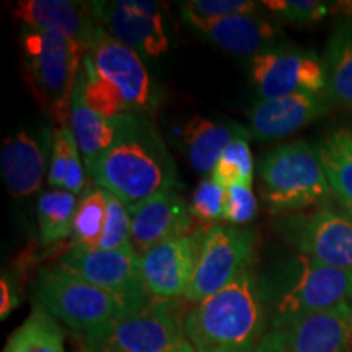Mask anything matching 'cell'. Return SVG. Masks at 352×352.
<instances>
[{
  "label": "cell",
  "instance_id": "1",
  "mask_svg": "<svg viewBox=\"0 0 352 352\" xmlns=\"http://www.w3.org/2000/svg\"><path fill=\"white\" fill-rule=\"evenodd\" d=\"M96 186L129 210L182 188L173 157L148 118L127 116L116 142L88 171Z\"/></svg>",
  "mask_w": 352,
  "mask_h": 352
},
{
  "label": "cell",
  "instance_id": "2",
  "mask_svg": "<svg viewBox=\"0 0 352 352\" xmlns=\"http://www.w3.org/2000/svg\"><path fill=\"white\" fill-rule=\"evenodd\" d=\"M270 324L259 274L252 267L196 303L186 314L184 333L196 352H263Z\"/></svg>",
  "mask_w": 352,
  "mask_h": 352
},
{
  "label": "cell",
  "instance_id": "3",
  "mask_svg": "<svg viewBox=\"0 0 352 352\" xmlns=\"http://www.w3.org/2000/svg\"><path fill=\"white\" fill-rule=\"evenodd\" d=\"M271 321L318 314L352 302V272L336 270L298 253L259 276Z\"/></svg>",
  "mask_w": 352,
  "mask_h": 352
},
{
  "label": "cell",
  "instance_id": "4",
  "mask_svg": "<svg viewBox=\"0 0 352 352\" xmlns=\"http://www.w3.org/2000/svg\"><path fill=\"white\" fill-rule=\"evenodd\" d=\"M25 80L59 127L70 122L74 91L87 50L64 34L26 28L21 34Z\"/></svg>",
  "mask_w": 352,
  "mask_h": 352
},
{
  "label": "cell",
  "instance_id": "5",
  "mask_svg": "<svg viewBox=\"0 0 352 352\" xmlns=\"http://www.w3.org/2000/svg\"><path fill=\"white\" fill-rule=\"evenodd\" d=\"M183 303L152 297L82 334L83 352H168L186 342Z\"/></svg>",
  "mask_w": 352,
  "mask_h": 352
},
{
  "label": "cell",
  "instance_id": "6",
  "mask_svg": "<svg viewBox=\"0 0 352 352\" xmlns=\"http://www.w3.org/2000/svg\"><path fill=\"white\" fill-rule=\"evenodd\" d=\"M263 199L272 212L292 214L327 204L333 191L314 145L292 140L259 162Z\"/></svg>",
  "mask_w": 352,
  "mask_h": 352
},
{
  "label": "cell",
  "instance_id": "7",
  "mask_svg": "<svg viewBox=\"0 0 352 352\" xmlns=\"http://www.w3.org/2000/svg\"><path fill=\"white\" fill-rule=\"evenodd\" d=\"M33 297L38 308L80 334L132 310L120 297L65 271L59 264L38 271Z\"/></svg>",
  "mask_w": 352,
  "mask_h": 352
},
{
  "label": "cell",
  "instance_id": "8",
  "mask_svg": "<svg viewBox=\"0 0 352 352\" xmlns=\"http://www.w3.org/2000/svg\"><path fill=\"white\" fill-rule=\"evenodd\" d=\"M280 239L298 253L327 266L352 272V217L327 204L283 215L274 223Z\"/></svg>",
  "mask_w": 352,
  "mask_h": 352
},
{
  "label": "cell",
  "instance_id": "9",
  "mask_svg": "<svg viewBox=\"0 0 352 352\" xmlns=\"http://www.w3.org/2000/svg\"><path fill=\"white\" fill-rule=\"evenodd\" d=\"M258 233L252 228L215 226L206 235L195 276L183 300L199 303L254 267Z\"/></svg>",
  "mask_w": 352,
  "mask_h": 352
},
{
  "label": "cell",
  "instance_id": "10",
  "mask_svg": "<svg viewBox=\"0 0 352 352\" xmlns=\"http://www.w3.org/2000/svg\"><path fill=\"white\" fill-rule=\"evenodd\" d=\"M85 63L101 80L114 88L135 116L148 118L160 107V87L153 80L140 56L98 28Z\"/></svg>",
  "mask_w": 352,
  "mask_h": 352
},
{
  "label": "cell",
  "instance_id": "11",
  "mask_svg": "<svg viewBox=\"0 0 352 352\" xmlns=\"http://www.w3.org/2000/svg\"><path fill=\"white\" fill-rule=\"evenodd\" d=\"M250 78L261 100L324 94L328 85L323 57L311 50L283 44L250 59Z\"/></svg>",
  "mask_w": 352,
  "mask_h": 352
},
{
  "label": "cell",
  "instance_id": "12",
  "mask_svg": "<svg viewBox=\"0 0 352 352\" xmlns=\"http://www.w3.org/2000/svg\"><path fill=\"white\" fill-rule=\"evenodd\" d=\"M263 352H352V305L272 320Z\"/></svg>",
  "mask_w": 352,
  "mask_h": 352
},
{
  "label": "cell",
  "instance_id": "13",
  "mask_svg": "<svg viewBox=\"0 0 352 352\" xmlns=\"http://www.w3.org/2000/svg\"><path fill=\"white\" fill-rule=\"evenodd\" d=\"M56 264L120 297L132 310L145 305L152 298L144 284L139 256L132 246L114 252L70 248Z\"/></svg>",
  "mask_w": 352,
  "mask_h": 352
},
{
  "label": "cell",
  "instance_id": "14",
  "mask_svg": "<svg viewBox=\"0 0 352 352\" xmlns=\"http://www.w3.org/2000/svg\"><path fill=\"white\" fill-rule=\"evenodd\" d=\"M90 3L100 28L139 56L160 57L168 51V33L160 3L148 0H104Z\"/></svg>",
  "mask_w": 352,
  "mask_h": 352
},
{
  "label": "cell",
  "instance_id": "15",
  "mask_svg": "<svg viewBox=\"0 0 352 352\" xmlns=\"http://www.w3.org/2000/svg\"><path fill=\"white\" fill-rule=\"evenodd\" d=\"M209 230H195L160 243L139 256L140 272L148 294L162 300H179L195 276Z\"/></svg>",
  "mask_w": 352,
  "mask_h": 352
},
{
  "label": "cell",
  "instance_id": "16",
  "mask_svg": "<svg viewBox=\"0 0 352 352\" xmlns=\"http://www.w3.org/2000/svg\"><path fill=\"white\" fill-rule=\"evenodd\" d=\"M333 107L327 91L258 100L250 111V131L258 142L284 139L327 116Z\"/></svg>",
  "mask_w": 352,
  "mask_h": 352
},
{
  "label": "cell",
  "instance_id": "17",
  "mask_svg": "<svg viewBox=\"0 0 352 352\" xmlns=\"http://www.w3.org/2000/svg\"><path fill=\"white\" fill-rule=\"evenodd\" d=\"M131 245L138 256H142L153 246L189 235L195 220L189 204L176 191L152 197L131 210Z\"/></svg>",
  "mask_w": 352,
  "mask_h": 352
},
{
  "label": "cell",
  "instance_id": "18",
  "mask_svg": "<svg viewBox=\"0 0 352 352\" xmlns=\"http://www.w3.org/2000/svg\"><path fill=\"white\" fill-rule=\"evenodd\" d=\"M12 13L26 28L64 34L85 47L87 52L100 28L90 2L21 0Z\"/></svg>",
  "mask_w": 352,
  "mask_h": 352
},
{
  "label": "cell",
  "instance_id": "19",
  "mask_svg": "<svg viewBox=\"0 0 352 352\" xmlns=\"http://www.w3.org/2000/svg\"><path fill=\"white\" fill-rule=\"evenodd\" d=\"M47 134L36 138L23 127L3 139L0 171L13 197H30L41 188L47 168Z\"/></svg>",
  "mask_w": 352,
  "mask_h": 352
},
{
  "label": "cell",
  "instance_id": "20",
  "mask_svg": "<svg viewBox=\"0 0 352 352\" xmlns=\"http://www.w3.org/2000/svg\"><path fill=\"white\" fill-rule=\"evenodd\" d=\"M191 28L219 50L235 56L254 57L271 47L280 46L283 39L280 26L261 13L226 16Z\"/></svg>",
  "mask_w": 352,
  "mask_h": 352
},
{
  "label": "cell",
  "instance_id": "21",
  "mask_svg": "<svg viewBox=\"0 0 352 352\" xmlns=\"http://www.w3.org/2000/svg\"><path fill=\"white\" fill-rule=\"evenodd\" d=\"M252 131L235 121L195 114L179 129V140L189 164L199 173H212L222 152L236 139H252Z\"/></svg>",
  "mask_w": 352,
  "mask_h": 352
},
{
  "label": "cell",
  "instance_id": "22",
  "mask_svg": "<svg viewBox=\"0 0 352 352\" xmlns=\"http://www.w3.org/2000/svg\"><path fill=\"white\" fill-rule=\"evenodd\" d=\"M122 120H108L88 107L83 98L80 78L77 77L72 108H70V131L76 138L87 171L94 168L96 162L116 142Z\"/></svg>",
  "mask_w": 352,
  "mask_h": 352
},
{
  "label": "cell",
  "instance_id": "23",
  "mask_svg": "<svg viewBox=\"0 0 352 352\" xmlns=\"http://www.w3.org/2000/svg\"><path fill=\"white\" fill-rule=\"evenodd\" d=\"M327 95L334 104L352 108V19L342 16L329 33L323 54Z\"/></svg>",
  "mask_w": 352,
  "mask_h": 352
},
{
  "label": "cell",
  "instance_id": "24",
  "mask_svg": "<svg viewBox=\"0 0 352 352\" xmlns=\"http://www.w3.org/2000/svg\"><path fill=\"white\" fill-rule=\"evenodd\" d=\"M320 164L342 209L352 217V129L329 132L315 145Z\"/></svg>",
  "mask_w": 352,
  "mask_h": 352
},
{
  "label": "cell",
  "instance_id": "25",
  "mask_svg": "<svg viewBox=\"0 0 352 352\" xmlns=\"http://www.w3.org/2000/svg\"><path fill=\"white\" fill-rule=\"evenodd\" d=\"M47 183L51 188L72 195H82L85 188V170L78 145L69 126L57 127L52 134Z\"/></svg>",
  "mask_w": 352,
  "mask_h": 352
},
{
  "label": "cell",
  "instance_id": "26",
  "mask_svg": "<svg viewBox=\"0 0 352 352\" xmlns=\"http://www.w3.org/2000/svg\"><path fill=\"white\" fill-rule=\"evenodd\" d=\"M2 352H67L59 321L34 307L32 314L10 334Z\"/></svg>",
  "mask_w": 352,
  "mask_h": 352
},
{
  "label": "cell",
  "instance_id": "27",
  "mask_svg": "<svg viewBox=\"0 0 352 352\" xmlns=\"http://www.w3.org/2000/svg\"><path fill=\"white\" fill-rule=\"evenodd\" d=\"M78 197L63 189L41 192L38 199L39 239L44 245L59 243L72 235Z\"/></svg>",
  "mask_w": 352,
  "mask_h": 352
},
{
  "label": "cell",
  "instance_id": "28",
  "mask_svg": "<svg viewBox=\"0 0 352 352\" xmlns=\"http://www.w3.org/2000/svg\"><path fill=\"white\" fill-rule=\"evenodd\" d=\"M107 191L88 186L78 199L72 226V248L98 250L107 223Z\"/></svg>",
  "mask_w": 352,
  "mask_h": 352
},
{
  "label": "cell",
  "instance_id": "29",
  "mask_svg": "<svg viewBox=\"0 0 352 352\" xmlns=\"http://www.w3.org/2000/svg\"><path fill=\"white\" fill-rule=\"evenodd\" d=\"M250 139H236L228 145L215 164L210 178L223 188L232 184H250L253 186L254 162L250 151Z\"/></svg>",
  "mask_w": 352,
  "mask_h": 352
},
{
  "label": "cell",
  "instance_id": "30",
  "mask_svg": "<svg viewBox=\"0 0 352 352\" xmlns=\"http://www.w3.org/2000/svg\"><path fill=\"white\" fill-rule=\"evenodd\" d=\"M261 3L252 0H189L179 3V13L188 26L209 23L226 16L261 13Z\"/></svg>",
  "mask_w": 352,
  "mask_h": 352
},
{
  "label": "cell",
  "instance_id": "31",
  "mask_svg": "<svg viewBox=\"0 0 352 352\" xmlns=\"http://www.w3.org/2000/svg\"><path fill=\"white\" fill-rule=\"evenodd\" d=\"M261 6L276 19L300 26L318 23L327 19L329 13L336 12V3L318 2V0H267L261 2Z\"/></svg>",
  "mask_w": 352,
  "mask_h": 352
},
{
  "label": "cell",
  "instance_id": "32",
  "mask_svg": "<svg viewBox=\"0 0 352 352\" xmlns=\"http://www.w3.org/2000/svg\"><path fill=\"white\" fill-rule=\"evenodd\" d=\"M107 223H104L103 239L98 250H124L131 245L132 215L122 202L107 191Z\"/></svg>",
  "mask_w": 352,
  "mask_h": 352
},
{
  "label": "cell",
  "instance_id": "33",
  "mask_svg": "<svg viewBox=\"0 0 352 352\" xmlns=\"http://www.w3.org/2000/svg\"><path fill=\"white\" fill-rule=\"evenodd\" d=\"M226 191L222 184L214 178H204L197 184L189 202L191 215L202 222H215L223 220V208H226Z\"/></svg>",
  "mask_w": 352,
  "mask_h": 352
},
{
  "label": "cell",
  "instance_id": "34",
  "mask_svg": "<svg viewBox=\"0 0 352 352\" xmlns=\"http://www.w3.org/2000/svg\"><path fill=\"white\" fill-rule=\"evenodd\" d=\"M258 202L250 184H232L226 191V208L223 220L233 226H243L254 219Z\"/></svg>",
  "mask_w": 352,
  "mask_h": 352
},
{
  "label": "cell",
  "instance_id": "35",
  "mask_svg": "<svg viewBox=\"0 0 352 352\" xmlns=\"http://www.w3.org/2000/svg\"><path fill=\"white\" fill-rule=\"evenodd\" d=\"M20 290L6 271L0 277V320H7L12 311L20 305Z\"/></svg>",
  "mask_w": 352,
  "mask_h": 352
},
{
  "label": "cell",
  "instance_id": "36",
  "mask_svg": "<svg viewBox=\"0 0 352 352\" xmlns=\"http://www.w3.org/2000/svg\"><path fill=\"white\" fill-rule=\"evenodd\" d=\"M336 12H341L342 16H349V19H352V2L336 3Z\"/></svg>",
  "mask_w": 352,
  "mask_h": 352
},
{
  "label": "cell",
  "instance_id": "37",
  "mask_svg": "<svg viewBox=\"0 0 352 352\" xmlns=\"http://www.w3.org/2000/svg\"><path fill=\"white\" fill-rule=\"evenodd\" d=\"M168 352H196V351H195V347L189 344V341H186V342H183L182 346L175 347V349H171Z\"/></svg>",
  "mask_w": 352,
  "mask_h": 352
}]
</instances>
